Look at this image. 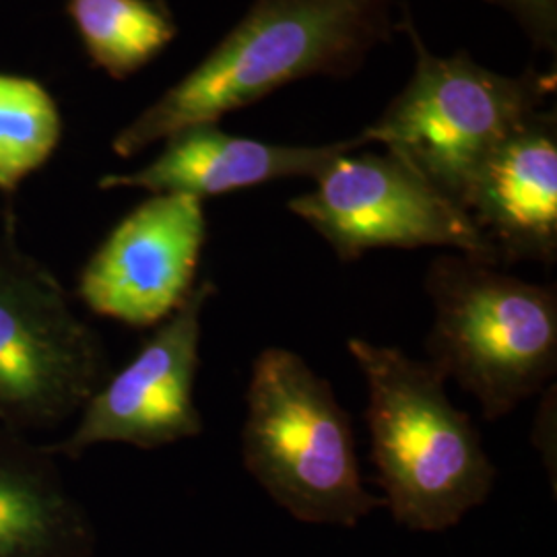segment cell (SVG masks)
Listing matches in <instances>:
<instances>
[{
    "label": "cell",
    "mask_w": 557,
    "mask_h": 557,
    "mask_svg": "<svg viewBox=\"0 0 557 557\" xmlns=\"http://www.w3.org/2000/svg\"><path fill=\"white\" fill-rule=\"evenodd\" d=\"M393 0H257L244 20L112 140L119 158L267 98L294 81L347 77L388 40Z\"/></svg>",
    "instance_id": "1"
},
{
    "label": "cell",
    "mask_w": 557,
    "mask_h": 557,
    "mask_svg": "<svg viewBox=\"0 0 557 557\" xmlns=\"http://www.w3.org/2000/svg\"><path fill=\"white\" fill-rule=\"evenodd\" d=\"M347 349L366 380V425L384 508L409 531L457 527L496 483L475 423L453 405L446 380L428 361L366 338H349Z\"/></svg>",
    "instance_id": "2"
},
{
    "label": "cell",
    "mask_w": 557,
    "mask_h": 557,
    "mask_svg": "<svg viewBox=\"0 0 557 557\" xmlns=\"http://www.w3.org/2000/svg\"><path fill=\"white\" fill-rule=\"evenodd\" d=\"M242 460L299 522L354 529L384 506L363 485L354 423L333 386L285 347H267L252 363Z\"/></svg>",
    "instance_id": "3"
},
{
    "label": "cell",
    "mask_w": 557,
    "mask_h": 557,
    "mask_svg": "<svg viewBox=\"0 0 557 557\" xmlns=\"http://www.w3.org/2000/svg\"><path fill=\"white\" fill-rule=\"evenodd\" d=\"M423 285L434 308L428 363L485 419L506 418L556 376V287L462 255L432 260Z\"/></svg>",
    "instance_id": "4"
},
{
    "label": "cell",
    "mask_w": 557,
    "mask_h": 557,
    "mask_svg": "<svg viewBox=\"0 0 557 557\" xmlns=\"http://www.w3.org/2000/svg\"><path fill=\"white\" fill-rule=\"evenodd\" d=\"M403 29L416 50L413 75L361 137L366 145L382 143L462 207L481 165L543 110L556 75L527 71L506 77L479 66L467 52L436 57L411 17Z\"/></svg>",
    "instance_id": "5"
},
{
    "label": "cell",
    "mask_w": 557,
    "mask_h": 557,
    "mask_svg": "<svg viewBox=\"0 0 557 557\" xmlns=\"http://www.w3.org/2000/svg\"><path fill=\"white\" fill-rule=\"evenodd\" d=\"M112 374L98 331L57 273L20 244L9 207L0 234V425L32 436L77 418Z\"/></svg>",
    "instance_id": "6"
},
{
    "label": "cell",
    "mask_w": 557,
    "mask_h": 557,
    "mask_svg": "<svg viewBox=\"0 0 557 557\" xmlns=\"http://www.w3.org/2000/svg\"><path fill=\"white\" fill-rule=\"evenodd\" d=\"M314 180L317 188L289 200L287 209L345 262L380 248L436 246L499 267L467 211L391 151L343 153Z\"/></svg>",
    "instance_id": "7"
},
{
    "label": "cell",
    "mask_w": 557,
    "mask_h": 557,
    "mask_svg": "<svg viewBox=\"0 0 557 557\" xmlns=\"http://www.w3.org/2000/svg\"><path fill=\"white\" fill-rule=\"evenodd\" d=\"M218 294L213 281H200L178 310L158 324L139 354L110 374L85 403L73 432L48 448L77 460L98 444H128L158 450L205 430L195 388L200 370L202 314Z\"/></svg>",
    "instance_id": "8"
},
{
    "label": "cell",
    "mask_w": 557,
    "mask_h": 557,
    "mask_svg": "<svg viewBox=\"0 0 557 557\" xmlns=\"http://www.w3.org/2000/svg\"><path fill=\"white\" fill-rule=\"evenodd\" d=\"M207 242L202 200L151 195L103 238L77 278V298L98 317L158 326L197 287Z\"/></svg>",
    "instance_id": "9"
},
{
    "label": "cell",
    "mask_w": 557,
    "mask_h": 557,
    "mask_svg": "<svg viewBox=\"0 0 557 557\" xmlns=\"http://www.w3.org/2000/svg\"><path fill=\"white\" fill-rule=\"evenodd\" d=\"M462 209L499 267L557 260V120L541 110L499 145L471 182Z\"/></svg>",
    "instance_id": "10"
},
{
    "label": "cell",
    "mask_w": 557,
    "mask_h": 557,
    "mask_svg": "<svg viewBox=\"0 0 557 557\" xmlns=\"http://www.w3.org/2000/svg\"><path fill=\"white\" fill-rule=\"evenodd\" d=\"M366 140L331 145H275L234 137L218 124H197L165 139L160 156L128 174H106L101 190L139 188L149 195H188L205 200L283 178H317L331 161Z\"/></svg>",
    "instance_id": "11"
},
{
    "label": "cell",
    "mask_w": 557,
    "mask_h": 557,
    "mask_svg": "<svg viewBox=\"0 0 557 557\" xmlns=\"http://www.w3.org/2000/svg\"><path fill=\"white\" fill-rule=\"evenodd\" d=\"M94 541L59 457L0 425V557H91Z\"/></svg>",
    "instance_id": "12"
},
{
    "label": "cell",
    "mask_w": 557,
    "mask_h": 557,
    "mask_svg": "<svg viewBox=\"0 0 557 557\" xmlns=\"http://www.w3.org/2000/svg\"><path fill=\"white\" fill-rule=\"evenodd\" d=\"M83 50L112 79L135 75L178 36L163 0H66Z\"/></svg>",
    "instance_id": "13"
},
{
    "label": "cell",
    "mask_w": 557,
    "mask_h": 557,
    "mask_svg": "<svg viewBox=\"0 0 557 557\" xmlns=\"http://www.w3.org/2000/svg\"><path fill=\"white\" fill-rule=\"evenodd\" d=\"M62 133L59 103L40 81L0 73V195L13 199L52 160Z\"/></svg>",
    "instance_id": "14"
},
{
    "label": "cell",
    "mask_w": 557,
    "mask_h": 557,
    "mask_svg": "<svg viewBox=\"0 0 557 557\" xmlns=\"http://www.w3.org/2000/svg\"><path fill=\"white\" fill-rule=\"evenodd\" d=\"M508 11L531 41L556 52L557 46V0H485Z\"/></svg>",
    "instance_id": "15"
}]
</instances>
